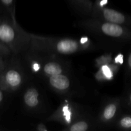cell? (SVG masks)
<instances>
[{
  "instance_id": "obj_17",
  "label": "cell",
  "mask_w": 131,
  "mask_h": 131,
  "mask_svg": "<svg viewBox=\"0 0 131 131\" xmlns=\"http://www.w3.org/2000/svg\"><path fill=\"white\" fill-rule=\"evenodd\" d=\"M8 58H0V75L2 74L3 71L4 69H5V66H6V63H7L8 60Z\"/></svg>"
},
{
  "instance_id": "obj_5",
  "label": "cell",
  "mask_w": 131,
  "mask_h": 131,
  "mask_svg": "<svg viewBox=\"0 0 131 131\" xmlns=\"http://www.w3.org/2000/svg\"><path fill=\"white\" fill-rule=\"evenodd\" d=\"M28 72L20 56L12 55L0 75V87L8 93L23 89L29 80Z\"/></svg>"
},
{
  "instance_id": "obj_12",
  "label": "cell",
  "mask_w": 131,
  "mask_h": 131,
  "mask_svg": "<svg viewBox=\"0 0 131 131\" xmlns=\"http://www.w3.org/2000/svg\"><path fill=\"white\" fill-rule=\"evenodd\" d=\"M72 8L78 15L83 17H89L91 15L93 3L91 0H67Z\"/></svg>"
},
{
  "instance_id": "obj_8",
  "label": "cell",
  "mask_w": 131,
  "mask_h": 131,
  "mask_svg": "<svg viewBox=\"0 0 131 131\" xmlns=\"http://www.w3.org/2000/svg\"><path fill=\"white\" fill-rule=\"evenodd\" d=\"M121 102L118 97H107L103 100L96 115L97 129H107L114 126L119 116Z\"/></svg>"
},
{
  "instance_id": "obj_10",
  "label": "cell",
  "mask_w": 131,
  "mask_h": 131,
  "mask_svg": "<svg viewBox=\"0 0 131 131\" xmlns=\"http://www.w3.org/2000/svg\"><path fill=\"white\" fill-rule=\"evenodd\" d=\"M97 130L96 116L92 111L85 113L69 125L64 127V131H88Z\"/></svg>"
},
{
  "instance_id": "obj_6",
  "label": "cell",
  "mask_w": 131,
  "mask_h": 131,
  "mask_svg": "<svg viewBox=\"0 0 131 131\" xmlns=\"http://www.w3.org/2000/svg\"><path fill=\"white\" fill-rule=\"evenodd\" d=\"M42 80L51 91L66 98L81 96L83 93L81 84L71 73L51 75Z\"/></svg>"
},
{
  "instance_id": "obj_4",
  "label": "cell",
  "mask_w": 131,
  "mask_h": 131,
  "mask_svg": "<svg viewBox=\"0 0 131 131\" xmlns=\"http://www.w3.org/2000/svg\"><path fill=\"white\" fill-rule=\"evenodd\" d=\"M0 20V42L6 46L12 55L22 56L31 49L32 38L19 26L16 19L1 15Z\"/></svg>"
},
{
  "instance_id": "obj_7",
  "label": "cell",
  "mask_w": 131,
  "mask_h": 131,
  "mask_svg": "<svg viewBox=\"0 0 131 131\" xmlns=\"http://www.w3.org/2000/svg\"><path fill=\"white\" fill-rule=\"evenodd\" d=\"M83 105L74 102L71 98H66L54 112L46 119V122H56L66 127L90 111Z\"/></svg>"
},
{
  "instance_id": "obj_9",
  "label": "cell",
  "mask_w": 131,
  "mask_h": 131,
  "mask_svg": "<svg viewBox=\"0 0 131 131\" xmlns=\"http://www.w3.org/2000/svg\"><path fill=\"white\" fill-rule=\"evenodd\" d=\"M22 90L21 101L23 108L33 115L43 113L45 109V97L40 87L35 84L27 83Z\"/></svg>"
},
{
  "instance_id": "obj_22",
  "label": "cell",
  "mask_w": 131,
  "mask_h": 131,
  "mask_svg": "<svg viewBox=\"0 0 131 131\" xmlns=\"http://www.w3.org/2000/svg\"><path fill=\"white\" fill-rule=\"evenodd\" d=\"M1 17H2V15H0V20H1Z\"/></svg>"
},
{
  "instance_id": "obj_2",
  "label": "cell",
  "mask_w": 131,
  "mask_h": 131,
  "mask_svg": "<svg viewBox=\"0 0 131 131\" xmlns=\"http://www.w3.org/2000/svg\"><path fill=\"white\" fill-rule=\"evenodd\" d=\"M74 26L95 38L103 49L131 41V29L101 19L83 17L76 22Z\"/></svg>"
},
{
  "instance_id": "obj_16",
  "label": "cell",
  "mask_w": 131,
  "mask_h": 131,
  "mask_svg": "<svg viewBox=\"0 0 131 131\" xmlns=\"http://www.w3.org/2000/svg\"><path fill=\"white\" fill-rule=\"evenodd\" d=\"M12 55L10 50L0 42V58H8Z\"/></svg>"
},
{
  "instance_id": "obj_1",
  "label": "cell",
  "mask_w": 131,
  "mask_h": 131,
  "mask_svg": "<svg viewBox=\"0 0 131 131\" xmlns=\"http://www.w3.org/2000/svg\"><path fill=\"white\" fill-rule=\"evenodd\" d=\"M30 49L44 53L58 55H73L92 52L101 48L88 37L80 38L48 37L30 33Z\"/></svg>"
},
{
  "instance_id": "obj_11",
  "label": "cell",
  "mask_w": 131,
  "mask_h": 131,
  "mask_svg": "<svg viewBox=\"0 0 131 131\" xmlns=\"http://www.w3.org/2000/svg\"><path fill=\"white\" fill-rule=\"evenodd\" d=\"M120 65L121 64L117 63L114 58L113 62L105 64L97 69V71L95 74V79L100 83L112 81L118 73Z\"/></svg>"
},
{
  "instance_id": "obj_19",
  "label": "cell",
  "mask_w": 131,
  "mask_h": 131,
  "mask_svg": "<svg viewBox=\"0 0 131 131\" xmlns=\"http://www.w3.org/2000/svg\"><path fill=\"white\" fill-rule=\"evenodd\" d=\"M35 130L38 131H47L48 130V129L44 124H39L36 125Z\"/></svg>"
},
{
  "instance_id": "obj_18",
  "label": "cell",
  "mask_w": 131,
  "mask_h": 131,
  "mask_svg": "<svg viewBox=\"0 0 131 131\" xmlns=\"http://www.w3.org/2000/svg\"><path fill=\"white\" fill-rule=\"evenodd\" d=\"M8 93L0 87V107L4 104L5 100V94Z\"/></svg>"
},
{
  "instance_id": "obj_20",
  "label": "cell",
  "mask_w": 131,
  "mask_h": 131,
  "mask_svg": "<svg viewBox=\"0 0 131 131\" xmlns=\"http://www.w3.org/2000/svg\"><path fill=\"white\" fill-rule=\"evenodd\" d=\"M127 70L128 71L131 72V52H130V54H128V58H127Z\"/></svg>"
},
{
  "instance_id": "obj_13",
  "label": "cell",
  "mask_w": 131,
  "mask_h": 131,
  "mask_svg": "<svg viewBox=\"0 0 131 131\" xmlns=\"http://www.w3.org/2000/svg\"><path fill=\"white\" fill-rule=\"evenodd\" d=\"M0 14L15 17V0H0Z\"/></svg>"
},
{
  "instance_id": "obj_14",
  "label": "cell",
  "mask_w": 131,
  "mask_h": 131,
  "mask_svg": "<svg viewBox=\"0 0 131 131\" xmlns=\"http://www.w3.org/2000/svg\"><path fill=\"white\" fill-rule=\"evenodd\" d=\"M114 126L123 130H131V115H123L119 116Z\"/></svg>"
},
{
  "instance_id": "obj_3",
  "label": "cell",
  "mask_w": 131,
  "mask_h": 131,
  "mask_svg": "<svg viewBox=\"0 0 131 131\" xmlns=\"http://www.w3.org/2000/svg\"><path fill=\"white\" fill-rule=\"evenodd\" d=\"M22 57L29 72L41 79L71 72L70 61L62 58L60 56L30 49Z\"/></svg>"
},
{
  "instance_id": "obj_15",
  "label": "cell",
  "mask_w": 131,
  "mask_h": 131,
  "mask_svg": "<svg viewBox=\"0 0 131 131\" xmlns=\"http://www.w3.org/2000/svg\"><path fill=\"white\" fill-rule=\"evenodd\" d=\"M114 59L113 58V55H112V54H104L99 56L98 58H96L95 60V65L96 67V69H98L99 67H100L102 65L113 62V61H114Z\"/></svg>"
},
{
  "instance_id": "obj_21",
  "label": "cell",
  "mask_w": 131,
  "mask_h": 131,
  "mask_svg": "<svg viewBox=\"0 0 131 131\" xmlns=\"http://www.w3.org/2000/svg\"><path fill=\"white\" fill-rule=\"evenodd\" d=\"M126 101L127 102V104L129 107H131V91L127 94L126 97Z\"/></svg>"
}]
</instances>
